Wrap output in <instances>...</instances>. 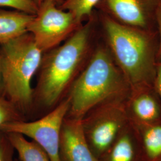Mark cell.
Wrapping results in <instances>:
<instances>
[{
  "label": "cell",
  "mask_w": 161,
  "mask_h": 161,
  "mask_svg": "<svg viewBox=\"0 0 161 161\" xmlns=\"http://www.w3.org/2000/svg\"><path fill=\"white\" fill-rule=\"evenodd\" d=\"M131 86L112 56L100 47L70 87L67 117L82 119L98 105L129 95Z\"/></svg>",
  "instance_id": "cell-1"
},
{
  "label": "cell",
  "mask_w": 161,
  "mask_h": 161,
  "mask_svg": "<svg viewBox=\"0 0 161 161\" xmlns=\"http://www.w3.org/2000/svg\"><path fill=\"white\" fill-rule=\"evenodd\" d=\"M109 49L131 88L153 86L158 42L153 31L132 28L102 14Z\"/></svg>",
  "instance_id": "cell-2"
},
{
  "label": "cell",
  "mask_w": 161,
  "mask_h": 161,
  "mask_svg": "<svg viewBox=\"0 0 161 161\" xmlns=\"http://www.w3.org/2000/svg\"><path fill=\"white\" fill-rule=\"evenodd\" d=\"M92 21L76 29L60 46L52 49L44 61L34 100L52 107L61 102L86 55L92 31Z\"/></svg>",
  "instance_id": "cell-3"
},
{
  "label": "cell",
  "mask_w": 161,
  "mask_h": 161,
  "mask_svg": "<svg viewBox=\"0 0 161 161\" xmlns=\"http://www.w3.org/2000/svg\"><path fill=\"white\" fill-rule=\"evenodd\" d=\"M3 59L4 97L24 114L34 101L31 82L42 62V52L29 32L1 44Z\"/></svg>",
  "instance_id": "cell-4"
},
{
  "label": "cell",
  "mask_w": 161,
  "mask_h": 161,
  "mask_svg": "<svg viewBox=\"0 0 161 161\" xmlns=\"http://www.w3.org/2000/svg\"><path fill=\"white\" fill-rule=\"evenodd\" d=\"M127 98L100 104L81 119L86 141L98 160L131 122L127 113Z\"/></svg>",
  "instance_id": "cell-5"
},
{
  "label": "cell",
  "mask_w": 161,
  "mask_h": 161,
  "mask_svg": "<svg viewBox=\"0 0 161 161\" xmlns=\"http://www.w3.org/2000/svg\"><path fill=\"white\" fill-rule=\"evenodd\" d=\"M69 109L68 97L62 100L48 114L31 122L25 119L4 123L0 131L18 133L32 140L44 149L51 161H60L58 155L62 127Z\"/></svg>",
  "instance_id": "cell-6"
},
{
  "label": "cell",
  "mask_w": 161,
  "mask_h": 161,
  "mask_svg": "<svg viewBox=\"0 0 161 161\" xmlns=\"http://www.w3.org/2000/svg\"><path fill=\"white\" fill-rule=\"evenodd\" d=\"M56 3L49 0L41 3L28 26V32L42 52L58 47L80 25L71 13L61 9Z\"/></svg>",
  "instance_id": "cell-7"
},
{
  "label": "cell",
  "mask_w": 161,
  "mask_h": 161,
  "mask_svg": "<svg viewBox=\"0 0 161 161\" xmlns=\"http://www.w3.org/2000/svg\"><path fill=\"white\" fill-rule=\"evenodd\" d=\"M159 0H102L104 13L122 25L153 31Z\"/></svg>",
  "instance_id": "cell-8"
},
{
  "label": "cell",
  "mask_w": 161,
  "mask_h": 161,
  "mask_svg": "<svg viewBox=\"0 0 161 161\" xmlns=\"http://www.w3.org/2000/svg\"><path fill=\"white\" fill-rule=\"evenodd\" d=\"M126 106L132 124H147L161 121V101L153 86L131 88Z\"/></svg>",
  "instance_id": "cell-9"
},
{
  "label": "cell",
  "mask_w": 161,
  "mask_h": 161,
  "mask_svg": "<svg viewBox=\"0 0 161 161\" xmlns=\"http://www.w3.org/2000/svg\"><path fill=\"white\" fill-rule=\"evenodd\" d=\"M60 161H99L86 141L81 119L66 117L60 133Z\"/></svg>",
  "instance_id": "cell-10"
},
{
  "label": "cell",
  "mask_w": 161,
  "mask_h": 161,
  "mask_svg": "<svg viewBox=\"0 0 161 161\" xmlns=\"http://www.w3.org/2000/svg\"><path fill=\"white\" fill-rule=\"evenodd\" d=\"M99 161H146L136 128L130 122Z\"/></svg>",
  "instance_id": "cell-11"
},
{
  "label": "cell",
  "mask_w": 161,
  "mask_h": 161,
  "mask_svg": "<svg viewBox=\"0 0 161 161\" xmlns=\"http://www.w3.org/2000/svg\"><path fill=\"white\" fill-rule=\"evenodd\" d=\"M34 16L16 10L0 9V44L28 32V26Z\"/></svg>",
  "instance_id": "cell-12"
},
{
  "label": "cell",
  "mask_w": 161,
  "mask_h": 161,
  "mask_svg": "<svg viewBox=\"0 0 161 161\" xmlns=\"http://www.w3.org/2000/svg\"><path fill=\"white\" fill-rule=\"evenodd\" d=\"M132 124L138 133L145 161H161V121Z\"/></svg>",
  "instance_id": "cell-13"
},
{
  "label": "cell",
  "mask_w": 161,
  "mask_h": 161,
  "mask_svg": "<svg viewBox=\"0 0 161 161\" xmlns=\"http://www.w3.org/2000/svg\"><path fill=\"white\" fill-rule=\"evenodd\" d=\"M20 161H51L46 152L34 141L18 133H7Z\"/></svg>",
  "instance_id": "cell-14"
},
{
  "label": "cell",
  "mask_w": 161,
  "mask_h": 161,
  "mask_svg": "<svg viewBox=\"0 0 161 161\" xmlns=\"http://www.w3.org/2000/svg\"><path fill=\"white\" fill-rule=\"evenodd\" d=\"M102 0H62L59 7L71 13L76 21L80 24L84 18L91 17L93 9Z\"/></svg>",
  "instance_id": "cell-15"
},
{
  "label": "cell",
  "mask_w": 161,
  "mask_h": 161,
  "mask_svg": "<svg viewBox=\"0 0 161 161\" xmlns=\"http://www.w3.org/2000/svg\"><path fill=\"white\" fill-rule=\"evenodd\" d=\"M23 114L6 97L0 98V127L6 122L23 120Z\"/></svg>",
  "instance_id": "cell-16"
},
{
  "label": "cell",
  "mask_w": 161,
  "mask_h": 161,
  "mask_svg": "<svg viewBox=\"0 0 161 161\" xmlns=\"http://www.w3.org/2000/svg\"><path fill=\"white\" fill-rule=\"evenodd\" d=\"M9 7L16 10L35 15L38 11V5L34 0H0V8Z\"/></svg>",
  "instance_id": "cell-17"
},
{
  "label": "cell",
  "mask_w": 161,
  "mask_h": 161,
  "mask_svg": "<svg viewBox=\"0 0 161 161\" xmlns=\"http://www.w3.org/2000/svg\"><path fill=\"white\" fill-rule=\"evenodd\" d=\"M14 152L7 134L0 131V161H17L14 158Z\"/></svg>",
  "instance_id": "cell-18"
},
{
  "label": "cell",
  "mask_w": 161,
  "mask_h": 161,
  "mask_svg": "<svg viewBox=\"0 0 161 161\" xmlns=\"http://www.w3.org/2000/svg\"><path fill=\"white\" fill-rule=\"evenodd\" d=\"M156 25L159 32V41L158 48V62H161V0H159L155 13Z\"/></svg>",
  "instance_id": "cell-19"
},
{
  "label": "cell",
  "mask_w": 161,
  "mask_h": 161,
  "mask_svg": "<svg viewBox=\"0 0 161 161\" xmlns=\"http://www.w3.org/2000/svg\"><path fill=\"white\" fill-rule=\"evenodd\" d=\"M153 86L161 101V62H158L156 65L155 77L153 82Z\"/></svg>",
  "instance_id": "cell-20"
},
{
  "label": "cell",
  "mask_w": 161,
  "mask_h": 161,
  "mask_svg": "<svg viewBox=\"0 0 161 161\" xmlns=\"http://www.w3.org/2000/svg\"><path fill=\"white\" fill-rule=\"evenodd\" d=\"M5 89H4V81L3 74V59L1 46L0 44V98L4 97Z\"/></svg>",
  "instance_id": "cell-21"
},
{
  "label": "cell",
  "mask_w": 161,
  "mask_h": 161,
  "mask_svg": "<svg viewBox=\"0 0 161 161\" xmlns=\"http://www.w3.org/2000/svg\"><path fill=\"white\" fill-rule=\"evenodd\" d=\"M35 1V3L38 6L40 4H41V3H42L43 1H48V0H34ZM49 1H54L56 3H58L60 1H62V0H49Z\"/></svg>",
  "instance_id": "cell-22"
},
{
  "label": "cell",
  "mask_w": 161,
  "mask_h": 161,
  "mask_svg": "<svg viewBox=\"0 0 161 161\" xmlns=\"http://www.w3.org/2000/svg\"></svg>",
  "instance_id": "cell-23"
}]
</instances>
